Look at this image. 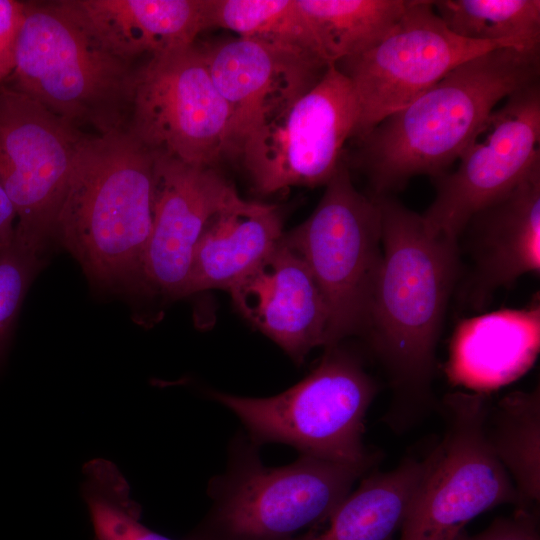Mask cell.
Here are the masks:
<instances>
[{
	"instance_id": "7c38bea8",
	"label": "cell",
	"mask_w": 540,
	"mask_h": 540,
	"mask_svg": "<svg viewBox=\"0 0 540 540\" xmlns=\"http://www.w3.org/2000/svg\"><path fill=\"white\" fill-rule=\"evenodd\" d=\"M78 131L8 83L0 84V186L16 212L15 238L43 256L81 139Z\"/></svg>"
},
{
	"instance_id": "2e32d148",
	"label": "cell",
	"mask_w": 540,
	"mask_h": 540,
	"mask_svg": "<svg viewBox=\"0 0 540 540\" xmlns=\"http://www.w3.org/2000/svg\"><path fill=\"white\" fill-rule=\"evenodd\" d=\"M238 312L300 364L329 345V312L302 257L285 241L228 290Z\"/></svg>"
},
{
	"instance_id": "484cf974",
	"label": "cell",
	"mask_w": 540,
	"mask_h": 540,
	"mask_svg": "<svg viewBox=\"0 0 540 540\" xmlns=\"http://www.w3.org/2000/svg\"><path fill=\"white\" fill-rule=\"evenodd\" d=\"M209 22L210 28L297 48L320 58L297 0H210Z\"/></svg>"
},
{
	"instance_id": "3957f363",
	"label": "cell",
	"mask_w": 540,
	"mask_h": 540,
	"mask_svg": "<svg viewBox=\"0 0 540 540\" xmlns=\"http://www.w3.org/2000/svg\"><path fill=\"white\" fill-rule=\"evenodd\" d=\"M154 153L126 129L81 139L54 240L106 291L137 292L152 227Z\"/></svg>"
},
{
	"instance_id": "8992f818",
	"label": "cell",
	"mask_w": 540,
	"mask_h": 540,
	"mask_svg": "<svg viewBox=\"0 0 540 540\" xmlns=\"http://www.w3.org/2000/svg\"><path fill=\"white\" fill-rule=\"evenodd\" d=\"M319 364L286 391L266 398L217 391L211 397L243 423L257 447L283 443L301 455L374 466L377 455L363 443L364 420L378 385L361 359L339 346H327Z\"/></svg>"
},
{
	"instance_id": "d6986e66",
	"label": "cell",
	"mask_w": 540,
	"mask_h": 540,
	"mask_svg": "<svg viewBox=\"0 0 540 540\" xmlns=\"http://www.w3.org/2000/svg\"><path fill=\"white\" fill-rule=\"evenodd\" d=\"M540 343V308L500 309L462 320L453 335L447 374L480 391L505 385L535 361Z\"/></svg>"
},
{
	"instance_id": "8fae6325",
	"label": "cell",
	"mask_w": 540,
	"mask_h": 540,
	"mask_svg": "<svg viewBox=\"0 0 540 540\" xmlns=\"http://www.w3.org/2000/svg\"><path fill=\"white\" fill-rule=\"evenodd\" d=\"M502 42L461 38L436 13L433 1L410 0L389 32L369 49L335 64L351 84L358 140L409 105L460 64Z\"/></svg>"
},
{
	"instance_id": "7402d4cb",
	"label": "cell",
	"mask_w": 540,
	"mask_h": 540,
	"mask_svg": "<svg viewBox=\"0 0 540 540\" xmlns=\"http://www.w3.org/2000/svg\"><path fill=\"white\" fill-rule=\"evenodd\" d=\"M410 0H297L319 57L327 65L357 55L380 41Z\"/></svg>"
},
{
	"instance_id": "52a82bcc",
	"label": "cell",
	"mask_w": 540,
	"mask_h": 540,
	"mask_svg": "<svg viewBox=\"0 0 540 540\" xmlns=\"http://www.w3.org/2000/svg\"><path fill=\"white\" fill-rule=\"evenodd\" d=\"M488 407L479 392H453L439 402L444 434L423 459L400 540H453L468 522L498 505L532 507L486 440Z\"/></svg>"
},
{
	"instance_id": "ffe728a7",
	"label": "cell",
	"mask_w": 540,
	"mask_h": 540,
	"mask_svg": "<svg viewBox=\"0 0 540 540\" xmlns=\"http://www.w3.org/2000/svg\"><path fill=\"white\" fill-rule=\"evenodd\" d=\"M284 233L278 206L237 196L203 232L184 297L210 289L228 291L276 248Z\"/></svg>"
},
{
	"instance_id": "9c48e42d",
	"label": "cell",
	"mask_w": 540,
	"mask_h": 540,
	"mask_svg": "<svg viewBox=\"0 0 540 540\" xmlns=\"http://www.w3.org/2000/svg\"><path fill=\"white\" fill-rule=\"evenodd\" d=\"M126 130L154 153L215 167L232 154L233 116L215 86L200 45L138 66Z\"/></svg>"
},
{
	"instance_id": "4316f807",
	"label": "cell",
	"mask_w": 540,
	"mask_h": 540,
	"mask_svg": "<svg viewBox=\"0 0 540 540\" xmlns=\"http://www.w3.org/2000/svg\"><path fill=\"white\" fill-rule=\"evenodd\" d=\"M43 265L44 257L20 243L15 234L0 242V356L26 293Z\"/></svg>"
},
{
	"instance_id": "4fadbf2b",
	"label": "cell",
	"mask_w": 540,
	"mask_h": 540,
	"mask_svg": "<svg viewBox=\"0 0 540 540\" xmlns=\"http://www.w3.org/2000/svg\"><path fill=\"white\" fill-rule=\"evenodd\" d=\"M540 81L504 99L471 138L453 172L435 178L422 214L432 234L458 238L470 218L540 169Z\"/></svg>"
},
{
	"instance_id": "ba28073f",
	"label": "cell",
	"mask_w": 540,
	"mask_h": 540,
	"mask_svg": "<svg viewBox=\"0 0 540 540\" xmlns=\"http://www.w3.org/2000/svg\"><path fill=\"white\" fill-rule=\"evenodd\" d=\"M285 241L312 273L329 312V345L363 335L382 261L379 206L354 186L345 160L311 215Z\"/></svg>"
},
{
	"instance_id": "9a60e30c",
	"label": "cell",
	"mask_w": 540,
	"mask_h": 540,
	"mask_svg": "<svg viewBox=\"0 0 540 540\" xmlns=\"http://www.w3.org/2000/svg\"><path fill=\"white\" fill-rule=\"evenodd\" d=\"M200 48L232 111V154L249 130L311 90L330 66L309 52L244 37Z\"/></svg>"
},
{
	"instance_id": "7a4b0ae2",
	"label": "cell",
	"mask_w": 540,
	"mask_h": 540,
	"mask_svg": "<svg viewBox=\"0 0 540 540\" xmlns=\"http://www.w3.org/2000/svg\"><path fill=\"white\" fill-rule=\"evenodd\" d=\"M540 81V46L496 48L460 64L359 139L353 165L372 196L391 195L420 175L447 172L490 113Z\"/></svg>"
},
{
	"instance_id": "6da1fadb",
	"label": "cell",
	"mask_w": 540,
	"mask_h": 540,
	"mask_svg": "<svg viewBox=\"0 0 540 540\" xmlns=\"http://www.w3.org/2000/svg\"><path fill=\"white\" fill-rule=\"evenodd\" d=\"M372 197L381 214L382 261L363 336L392 392L383 420L401 433L439 407L436 350L461 274L460 248L430 233L420 214L391 195Z\"/></svg>"
},
{
	"instance_id": "ac0fdd59",
	"label": "cell",
	"mask_w": 540,
	"mask_h": 540,
	"mask_svg": "<svg viewBox=\"0 0 540 540\" xmlns=\"http://www.w3.org/2000/svg\"><path fill=\"white\" fill-rule=\"evenodd\" d=\"M106 49L135 63L186 48L210 28V0H58Z\"/></svg>"
},
{
	"instance_id": "277c9868",
	"label": "cell",
	"mask_w": 540,
	"mask_h": 540,
	"mask_svg": "<svg viewBox=\"0 0 540 540\" xmlns=\"http://www.w3.org/2000/svg\"><path fill=\"white\" fill-rule=\"evenodd\" d=\"M137 68L106 49L58 0L24 1L6 83L68 126L103 135L126 129Z\"/></svg>"
},
{
	"instance_id": "5bb4252c",
	"label": "cell",
	"mask_w": 540,
	"mask_h": 540,
	"mask_svg": "<svg viewBox=\"0 0 540 540\" xmlns=\"http://www.w3.org/2000/svg\"><path fill=\"white\" fill-rule=\"evenodd\" d=\"M237 196L215 167L154 153L152 227L137 292L183 298L203 232Z\"/></svg>"
},
{
	"instance_id": "83f0119b",
	"label": "cell",
	"mask_w": 540,
	"mask_h": 540,
	"mask_svg": "<svg viewBox=\"0 0 540 540\" xmlns=\"http://www.w3.org/2000/svg\"><path fill=\"white\" fill-rule=\"evenodd\" d=\"M453 540H540L536 507H516L506 517L496 518L483 532L469 535L461 531Z\"/></svg>"
},
{
	"instance_id": "44dd1931",
	"label": "cell",
	"mask_w": 540,
	"mask_h": 540,
	"mask_svg": "<svg viewBox=\"0 0 540 540\" xmlns=\"http://www.w3.org/2000/svg\"><path fill=\"white\" fill-rule=\"evenodd\" d=\"M422 472L423 460L406 458L393 470L363 476L325 524L292 540H393Z\"/></svg>"
},
{
	"instance_id": "f1b7e54d",
	"label": "cell",
	"mask_w": 540,
	"mask_h": 540,
	"mask_svg": "<svg viewBox=\"0 0 540 540\" xmlns=\"http://www.w3.org/2000/svg\"><path fill=\"white\" fill-rule=\"evenodd\" d=\"M24 1L0 0V84L14 69L15 46L23 20Z\"/></svg>"
},
{
	"instance_id": "cb8c5ba5",
	"label": "cell",
	"mask_w": 540,
	"mask_h": 540,
	"mask_svg": "<svg viewBox=\"0 0 540 540\" xmlns=\"http://www.w3.org/2000/svg\"><path fill=\"white\" fill-rule=\"evenodd\" d=\"M433 6L446 27L461 38L540 46L539 0H438Z\"/></svg>"
},
{
	"instance_id": "30bf717a",
	"label": "cell",
	"mask_w": 540,
	"mask_h": 540,
	"mask_svg": "<svg viewBox=\"0 0 540 540\" xmlns=\"http://www.w3.org/2000/svg\"><path fill=\"white\" fill-rule=\"evenodd\" d=\"M356 123L351 84L330 65L311 90L249 130L234 154L260 194L325 186L344 160Z\"/></svg>"
},
{
	"instance_id": "603a6c76",
	"label": "cell",
	"mask_w": 540,
	"mask_h": 540,
	"mask_svg": "<svg viewBox=\"0 0 540 540\" xmlns=\"http://www.w3.org/2000/svg\"><path fill=\"white\" fill-rule=\"evenodd\" d=\"M486 440L528 506L540 498V390L515 391L484 419Z\"/></svg>"
},
{
	"instance_id": "e0dca14e",
	"label": "cell",
	"mask_w": 540,
	"mask_h": 540,
	"mask_svg": "<svg viewBox=\"0 0 540 540\" xmlns=\"http://www.w3.org/2000/svg\"><path fill=\"white\" fill-rule=\"evenodd\" d=\"M464 235L471 267L461 294L474 310L483 309L496 291L520 277L538 274L540 169L475 213L460 234Z\"/></svg>"
},
{
	"instance_id": "d4e9b609",
	"label": "cell",
	"mask_w": 540,
	"mask_h": 540,
	"mask_svg": "<svg viewBox=\"0 0 540 540\" xmlns=\"http://www.w3.org/2000/svg\"><path fill=\"white\" fill-rule=\"evenodd\" d=\"M83 474L82 496L95 540H174L142 522L141 506L130 497V486L114 463L93 459Z\"/></svg>"
},
{
	"instance_id": "f546056e",
	"label": "cell",
	"mask_w": 540,
	"mask_h": 540,
	"mask_svg": "<svg viewBox=\"0 0 540 540\" xmlns=\"http://www.w3.org/2000/svg\"><path fill=\"white\" fill-rule=\"evenodd\" d=\"M16 212L12 202L0 186V242L14 234Z\"/></svg>"
},
{
	"instance_id": "5b68a950",
	"label": "cell",
	"mask_w": 540,
	"mask_h": 540,
	"mask_svg": "<svg viewBox=\"0 0 540 540\" xmlns=\"http://www.w3.org/2000/svg\"><path fill=\"white\" fill-rule=\"evenodd\" d=\"M257 448L242 436L233 440L226 471L208 486L212 506L189 540H292L325 524L372 468L307 455L267 467Z\"/></svg>"
}]
</instances>
